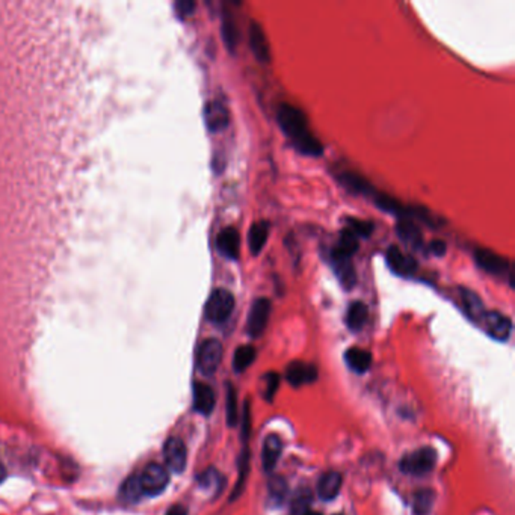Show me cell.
Returning <instances> with one entry per match:
<instances>
[{
    "label": "cell",
    "instance_id": "obj_1",
    "mask_svg": "<svg viewBox=\"0 0 515 515\" xmlns=\"http://www.w3.org/2000/svg\"><path fill=\"white\" fill-rule=\"evenodd\" d=\"M277 121L283 133L291 139L300 153L311 157H318L324 153V147L310 132L307 117L301 109L289 103H281L277 112Z\"/></svg>",
    "mask_w": 515,
    "mask_h": 515
},
{
    "label": "cell",
    "instance_id": "obj_2",
    "mask_svg": "<svg viewBox=\"0 0 515 515\" xmlns=\"http://www.w3.org/2000/svg\"><path fill=\"white\" fill-rule=\"evenodd\" d=\"M437 464V452L432 448H420L402 457L399 468L409 476H425L431 473Z\"/></svg>",
    "mask_w": 515,
    "mask_h": 515
},
{
    "label": "cell",
    "instance_id": "obj_3",
    "mask_svg": "<svg viewBox=\"0 0 515 515\" xmlns=\"http://www.w3.org/2000/svg\"><path fill=\"white\" fill-rule=\"evenodd\" d=\"M234 296L230 291L216 289L206 302V318L213 324H224L229 320L234 310Z\"/></svg>",
    "mask_w": 515,
    "mask_h": 515
},
{
    "label": "cell",
    "instance_id": "obj_4",
    "mask_svg": "<svg viewBox=\"0 0 515 515\" xmlns=\"http://www.w3.org/2000/svg\"><path fill=\"white\" fill-rule=\"evenodd\" d=\"M139 484H141L144 496L156 497L162 494L170 484V473L168 470L161 464L152 462L144 467V470L139 473Z\"/></svg>",
    "mask_w": 515,
    "mask_h": 515
},
{
    "label": "cell",
    "instance_id": "obj_5",
    "mask_svg": "<svg viewBox=\"0 0 515 515\" xmlns=\"http://www.w3.org/2000/svg\"><path fill=\"white\" fill-rule=\"evenodd\" d=\"M224 349L220 340L207 338L199 345L197 354V368L204 377H212L216 373L218 368L222 361Z\"/></svg>",
    "mask_w": 515,
    "mask_h": 515
},
{
    "label": "cell",
    "instance_id": "obj_6",
    "mask_svg": "<svg viewBox=\"0 0 515 515\" xmlns=\"http://www.w3.org/2000/svg\"><path fill=\"white\" fill-rule=\"evenodd\" d=\"M270 311H272V302H270V300L257 298L252 302L247 320V333L251 338H259L265 333L270 318Z\"/></svg>",
    "mask_w": 515,
    "mask_h": 515
},
{
    "label": "cell",
    "instance_id": "obj_7",
    "mask_svg": "<svg viewBox=\"0 0 515 515\" xmlns=\"http://www.w3.org/2000/svg\"><path fill=\"white\" fill-rule=\"evenodd\" d=\"M479 324H481L488 336L494 340H499V342H506L512 333L511 319L499 311H485Z\"/></svg>",
    "mask_w": 515,
    "mask_h": 515
},
{
    "label": "cell",
    "instance_id": "obj_8",
    "mask_svg": "<svg viewBox=\"0 0 515 515\" xmlns=\"http://www.w3.org/2000/svg\"><path fill=\"white\" fill-rule=\"evenodd\" d=\"M389 268L399 277H413L417 270V260L411 254H405L399 247L391 245L386 252Z\"/></svg>",
    "mask_w": 515,
    "mask_h": 515
},
{
    "label": "cell",
    "instance_id": "obj_9",
    "mask_svg": "<svg viewBox=\"0 0 515 515\" xmlns=\"http://www.w3.org/2000/svg\"><path fill=\"white\" fill-rule=\"evenodd\" d=\"M163 458L165 462H167L168 470L174 471V473H181L186 468L188 462L186 444L177 437L168 439L163 446Z\"/></svg>",
    "mask_w": 515,
    "mask_h": 515
},
{
    "label": "cell",
    "instance_id": "obj_10",
    "mask_svg": "<svg viewBox=\"0 0 515 515\" xmlns=\"http://www.w3.org/2000/svg\"><path fill=\"white\" fill-rule=\"evenodd\" d=\"M475 260L477 266L487 270L488 274L493 275H503L505 272H509V261L496 254L494 251L487 248H476L475 250Z\"/></svg>",
    "mask_w": 515,
    "mask_h": 515
},
{
    "label": "cell",
    "instance_id": "obj_11",
    "mask_svg": "<svg viewBox=\"0 0 515 515\" xmlns=\"http://www.w3.org/2000/svg\"><path fill=\"white\" fill-rule=\"evenodd\" d=\"M204 121L212 133L222 132L230 124V112L221 101H209L204 108Z\"/></svg>",
    "mask_w": 515,
    "mask_h": 515
},
{
    "label": "cell",
    "instance_id": "obj_12",
    "mask_svg": "<svg viewBox=\"0 0 515 515\" xmlns=\"http://www.w3.org/2000/svg\"><path fill=\"white\" fill-rule=\"evenodd\" d=\"M286 377L293 387H302L318 379V369L309 363L293 361L287 366Z\"/></svg>",
    "mask_w": 515,
    "mask_h": 515
},
{
    "label": "cell",
    "instance_id": "obj_13",
    "mask_svg": "<svg viewBox=\"0 0 515 515\" xmlns=\"http://www.w3.org/2000/svg\"><path fill=\"white\" fill-rule=\"evenodd\" d=\"M250 46L252 50V55L261 64H269L270 63V49H269V41L266 38V33L261 28V24L257 22H252L250 28Z\"/></svg>",
    "mask_w": 515,
    "mask_h": 515
},
{
    "label": "cell",
    "instance_id": "obj_14",
    "mask_svg": "<svg viewBox=\"0 0 515 515\" xmlns=\"http://www.w3.org/2000/svg\"><path fill=\"white\" fill-rule=\"evenodd\" d=\"M342 484H343V477L338 471H325L324 475L319 477L318 481V496L320 497L324 502H331L334 500L338 496L340 490H342Z\"/></svg>",
    "mask_w": 515,
    "mask_h": 515
},
{
    "label": "cell",
    "instance_id": "obj_15",
    "mask_svg": "<svg viewBox=\"0 0 515 515\" xmlns=\"http://www.w3.org/2000/svg\"><path fill=\"white\" fill-rule=\"evenodd\" d=\"M216 396L213 389L206 382L194 384V409L203 416H211L215 409Z\"/></svg>",
    "mask_w": 515,
    "mask_h": 515
},
{
    "label": "cell",
    "instance_id": "obj_16",
    "mask_svg": "<svg viewBox=\"0 0 515 515\" xmlns=\"http://www.w3.org/2000/svg\"><path fill=\"white\" fill-rule=\"evenodd\" d=\"M396 233L399 236V239H402L409 247H413L414 250H422L423 234L411 218L407 216L399 218L396 224Z\"/></svg>",
    "mask_w": 515,
    "mask_h": 515
},
{
    "label": "cell",
    "instance_id": "obj_17",
    "mask_svg": "<svg viewBox=\"0 0 515 515\" xmlns=\"http://www.w3.org/2000/svg\"><path fill=\"white\" fill-rule=\"evenodd\" d=\"M283 443L281 439L275 434H270L263 441V449H261V462H263V468L266 473L274 471L278 459L281 457Z\"/></svg>",
    "mask_w": 515,
    "mask_h": 515
},
{
    "label": "cell",
    "instance_id": "obj_18",
    "mask_svg": "<svg viewBox=\"0 0 515 515\" xmlns=\"http://www.w3.org/2000/svg\"><path fill=\"white\" fill-rule=\"evenodd\" d=\"M359 250V238L348 229L340 233L337 245L331 250V259L333 260H351Z\"/></svg>",
    "mask_w": 515,
    "mask_h": 515
},
{
    "label": "cell",
    "instance_id": "obj_19",
    "mask_svg": "<svg viewBox=\"0 0 515 515\" xmlns=\"http://www.w3.org/2000/svg\"><path fill=\"white\" fill-rule=\"evenodd\" d=\"M216 248L224 257L236 260L239 257V233L233 227L224 229L216 238Z\"/></svg>",
    "mask_w": 515,
    "mask_h": 515
},
{
    "label": "cell",
    "instance_id": "obj_20",
    "mask_svg": "<svg viewBox=\"0 0 515 515\" xmlns=\"http://www.w3.org/2000/svg\"><path fill=\"white\" fill-rule=\"evenodd\" d=\"M345 361L355 373H366L372 364V354L361 348H349L345 352Z\"/></svg>",
    "mask_w": 515,
    "mask_h": 515
},
{
    "label": "cell",
    "instance_id": "obj_21",
    "mask_svg": "<svg viewBox=\"0 0 515 515\" xmlns=\"http://www.w3.org/2000/svg\"><path fill=\"white\" fill-rule=\"evenodd\" d=\"M369 320V309L368 305L361 301H355L351 305H349L348 313H346V325L348 328L357 333V331H361L364 325L368 324Z\"/></svg>",
    "mask_w": 515,
    "mask_h": 515
},
{
    "label": "cell",
    "instance_id": "obj_22",
    "mask_svg": "<svg viewBox=\"0 0 515 515\" xmlns=\"http://www.w3.org/2000/svg\"><path fill=\"white\" fill-rule=\"evenodd\" d=\"M270 231V224L268 221H259L251 225L248 233V245L254 256L265 248Z\"/></svg>",
    "mask_w": 515,
    "mask_h": 515
},
{
    "label": "cell",
    "instance_id": "obj_23",
    "mask_svg": "<svg viewBox=\"0 0 515 515\" xmlns=\"http://www.w3.org/2000/svg\"><path fill=\"white\" fill-rule=\"evenodd\" d=\"M338 181L342 183V185L345 188H348L349 190L355 192V194H360V195H372L375 194V189L373 186L370 185V183L363 179L361 176H359V174L355 172H351V171H345L343 174H340L338 176Z\"/></svg>",
    "mask_w": 515,
    "mask_h": 515
},
{
    "label": "cell",
    "instance_id": "obj_24",
    "mask_svg": "<svg viewBox=\"0 0 515 515\" xmlns=\"http://www.w3.org/2000/svg\"><path fill=\"white\" fill-rule=\"evenodd\" d=\"M461 300H462V305H464L467 316L473 322H476V324H479L487 311L481 298H479L475 292H471L468 289H462Z\"/></svg>",
    "mask_w": 515,
    "mask_h": 515
},
{
    "label": "cell",
    "instance_id": "obj_25",
    "mask_svg": "<svg viewBox=\"0 0 515 515\" xmlns=\"http://www.w3.org/2000/svg\"><path fill=\"white\" fill-rule=\"evenodd\" d=\"M333 268H334V272L338 278L340 284H342L348 291L352 289V287L357 284V274L352 266V261L351 260H333Z\"/></svg>",
    "mask_w": 515,
    "mask_h": 515
},
{
    "label": "cell",
    "instance_id": "obj_26",
    "mask_svg": "<svg viewBox=\"0 0 515 515\" xmlns=\"http://www.w3.org/2000/svg\"><path fill=\"white\" fill-rule=\"evenodd\" d=\"M256 348L251 346V345H242L239 346L238 349L234 351V355H233V369L234 372H243L247 368H250V366L254 363L256 360Z\"/></svg>",
    "mask_w": 515,
    "mask_h": 515
},
{
    "label": "cell",
    "instance_id": "obj_27",
    "mask_svg": "<svg viewBox=\"0 0 515 515\" xmlns=\"http://www.w3.org/2000/svg\"><path fill=\"white\" fill-rule=\"evenodd\" d=\"M221 32H222V38H224L227 49H229L230 51H234L236 46H238V41H239V31L238 28H236L233 17L229 13H225L222 15Z\"/></svg>",
    "mask_w": 515,
    "mask_h": 515
},
{
    "label": "cell",
    "instance_id": "obj_28",
    "mask_svg": "<svg viewBox=\"0 0 515 515\" xmlns=\"http://www.w3.org/2000/svg\"><path fill=\"white\" fill-rule=\"evenodd\" d=\"M435 494L432 490H422L414 494L413 512L414 515H430L434 506Z\"/></svg>",
    "mask_w": 515,
    "mask_h": 515
},
{
    "label": "cell",
    "instance_id": "obj_29",
    "mask_svg": "<svg viewBox=\"0 0 515 515\" xmlns=\"http://www.w3.org/2000/svg\"><path fill=\"white\" fill-rule=\"evenodd\" d=\"M239 409H238V391L233 384H227V423L230 427L238 426Z\"/></svg>",
    "mask_w": 515,
    "mask_h": 515
},
{
    "label": "cell",
    "instance_id": "obj_30",
    "mask_svg": "<svg viewBox=\"0 0 515 515\" xmlns=\"http://www.w3.org/2000/svg\"><path fill=\"white\" fill-rule=\"evenodd\" d=\"M121 494H123L124 500L127 502H138L141 500V497L144 496L141 484H139V475H132L126 479V482L121 487Z\"/></svg>",
    "mask_w": 515,
    "mask_h": 515
},
{
    "label": "cell",
    "instance_id": "obj_31",
    "mask_svg": "<svg viewBox=\"0 0 515 515\" xmlns=\"http://www.w3.org/2000/svg\"><path fill=\"white\" fill-rule=\"evenodd\" d=\"M351 233H354L357 238H369L373 231V224L364 220H357V218H348L346 227Z\"/></svg>",
    "mask_w": 515,
    "mask_h": 515
},
{
    "label": "cell",
    "instance_id": "obj_32",
    "mask_svg": "<svg viewBox=\"0 0 515 515\" xmlns=\"http://www.w3.org/2000/svg\"><path fill=\"white\" fill-rule=\"evenodd\" d=\"M310 503H311V494L307 490V488H302L298 493H296L295 499L292 502V512L295 515H302L307 511H310Z\"/></svg>",
    "mask_w": 515,
    "mask_h": 515
},
{
    "label": "cell",
    "instance_id": "obj_33",
    "mask_svg": "<svg viewBox=\"0 0 515 515\" xmlns=\"http://www.w3.org/2000/svg\"><path fill=\"white\" fill-rule=\"evenodd\" d=\"M221 481H222V476L218 473L215 468H209V470L204 471L203 475L198 476V482L203 488H212L213 487L218 490L220 487H218L216 484L221 482Z\"/></svg>",
    "mask_w": 515,
    "mask_h": 515
},
{
    "label": "cell",
    "instance_id": "obj_34",
    "mask_svg": "<svg viewBox=\"0 0 515 515\" xmlns=\"http://www.w3.org/2000/svg\"><path fill=\"white\" fill-rule=\"evenodd\" d=\"M263 382H265L263 395L268 400H272V398L275 396V391L278 389V384H280V377H278V373L275 372H269L263 377Z\"/></svg>",
    "mask_w": 515,
    "mask_h": 515
},
{
    "label": "cell",
    "instance_id": "obj_35",
    "mask_svg": "<svg viewBox=\"0 0 515 515\" xmlns=\"http://www.w3.org/2000/svg\"><path fill=\"white\" fill-rule=\"evenodd\" d=\"M287 493V485L281 477H275L269 482V494L274 500H283Z\"/></svg>",
    "mask_w": 515,
    "mask_h": 515
},
{
    "label": "cell",
    "instance_id": "obj_36",
    "mask_svg": "<svg viewBox=\"0 0 515 515\" xmlns=\"http://www.w3.org/2000/svg\"><path fill=\"white\" fill-rule=\"evenodd\" d=\"M195 6H197L195 2H192V0H180V2L176 3V8L180 15H190L194 13Z\"/></svg>",
    "mask_w": 515,
    "mask_h": 515
},
{
    "label": "cell",
    "instance_id": "obj_37",
    "mask_svg": "<svg viewBox=\"0 0 515 515\" xmlns=\"http://www.w3.org/2000/svg\"><path fill=\"white\" fill-rule=\"evenodd\" d=\"M430 251L432 252L434 256H437V257L444 256V254H446V251H448L446 242H444V240H440V239L432 240V242H431V245H430Z\"/></svg>",
    "mask_w": 515,
    "mask_h": 515
},
{
    "label": "cell",
    "instance_id": "obj_38",
    "mask_svg": "<svg viewBox=\"0 0 515 515\" xmlns=\"http://www.w3.org/2000/svg\"><path fill=\"white\" fill-rule=\"evenodd\" d=\"M165 515H188V509H186V506H183V505H174Z\"/></svg>",
    "mask_w": 515,
    "mask_h": 515
},
{
    "label": "cell",
    "instance_id": "obj_39",
    "mask_svg": "<svg viewBox=\"0 0 515 515\" xmlns=\"http://www.w3.org/2000/svg\"><path fill=\"white\" fill-rule=\"evenodd\" d=\"M5 477H6V470L2 464H0V484L5 481Z\"/></svg>",
    "mask_w": 515,
    "mask_h": 515
},
{
    "label": "cell",
    "instance_id": "obj_40",
    "mask_svg": "<svg viewBox=\"0 0 515 515\" xmlns=\"http://www.w3.org/2000/svg\"><path fill=\"white\" fill-rule=\"evenodd\" d=\"M302 515H322V514H319V512H316V511H307V512L302 514Z\"/></svg>",
    "mask_w": 515,
    "mask_h": 515
},
{
    "label": "cell",
    "instance_id": "obj_41",
    "mask_svg": "<svg viewBox=\"0 0 515 515\" xmlns=\"http://www.w3.org/2000/svg\"><path fill=\"white\" fill-rule=\"evenodd\" d=\"M336 515H343V514H336Z\"/></svg>",
    "mask_w": 515,
    "mask_h": 515
}]
</instances>
